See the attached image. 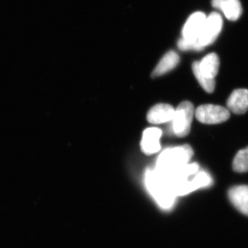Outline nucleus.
<instances>
[{"label": "nucleus", "mask_w": 248, "mask_h": 248, "mask_svg": "<svg viewBox=\"0 0 248 248\" xmlns=\"http://www.w3.org/2000/svg\"><path fill=\"white\" fill-rule=\"evenodd\" d=\"M192 156L193 151L189 145L168 148L160 155L155 170L160 175H168L188 164Z\"/></svg>", "instance_id": "1"}, {"label": "nucleus", "mask_w": 248, "mask_h": 248, "mask_svg": "<svg viewBox=\"0 0 248 248\" xmlns=\"http://www.w3.org/2000/svg\"><path fill=\"white\" fill-rule=\"evenodd\" d=\"M145 183L150 193L161 208H172L177 197L164 178L155 170L148 169L145 174Z\"/></svg>", "instance_id": "2"}, {"label": "nucleus", "mask_w": 248, "mask_h": 248, "mask_svg": "<svg viewBox=\"0 0 248 248\" xmlns=\"http://www.w3.org/2000/svg\"><path fill=\"white\" fill-rule=\"evenodd\" d=\"M205 19L206 16L202 12L195 13L190 16L183 29V37L178 42L180 50H192V45L200 37Z\"/></svg>", "instance_id": "3"}, {"label": "nucleus", "mask_w": 248, "mask_h": 248, "mask_svg": "<svg viewBox=\"0 0 248 248\" xmlns=\"http://www.w3.org/2000/svg\"><path fill=\"white\" fill-rule=\"evenodd\" d=\"M223 27V19L217 13H213L206 17L200 37L193 44L192 50H201L212 45L219 35Z\"/></svg>", "instance_id": "4"}, {"label": "nucleus", "mask_w": 248, "mask_h": 248, "mask_svg": "<svg viewBox=\"0 0 248 248\" xmlns=\"http://www.w3.org/2000/svg\"><path fill=\"white\" fill-rule=\"evenodd\" d=\"M195 109L190 102H183L178 106L173 118V129L179 138L187 136L190 131Z\"/></svg>", "instance_id": "5"}, {"label": "nucleus", "mask_w": 248, "mask_h": 248, "mask_svg": "<svg viewBox=\"0 0 248 248\" xmlns=\"http://www.w3.org/2000/svg\"><path fill=\"white\" fill-rule=\"evenodd\" d=\"M195 117L201 123L205 124H221L231 117L228 108L214 104H205L197 108Z\"/></svg>", "instance_id": "6"}, {"label": "nucleus", "mask_w": 248, "mask_h": 248, "mask_svg": "<svg viewBox=\"0 0 248 248\" xmlns=\"http://www.w3.org/2000/svg\"><path fill=\"white\" fill-rule=\"evenodd\" d=\"M162 132L159 128H147L143 133L141 141V151L146 155H152L157 153L161 149L160 138Z\"/></svg>", "instance_id": "7"}, {"label": "nucleus", "mask_w": 248, "mask_h": 248, "mask_svg": "<svg viewBox=\"0 0 248 248\" xmlns=\"http://www.w3.org/2000/svg\"><path fill=\"white\" fill-rule=\"evenodd\" d=\"M174 112L175 110L169 104H156L148 111L147 120L153 124L166 123L173 120Z\"/></svg>", "instance_id": "8"}, {"label": "nucleus", "mask_w": 248, "mask_h": 248, "mask_svg": "<svg viewBox=\"0 0 248 248\" xmlns=\"http://www.w3.org/2000/svg\"><path fill=\"white\" fill-rule=\"evenodd\" d=\"M227 107L234 114L241 115L248 110V90L236 89L227 101Z\"/></svg>", "instance_id": "9"}, {"label": "nucleus", "mask_w": 248, "mask_h": 248, "mask_svg": "<svg viewBox=\"0 0 248 248\" xmlns=\"http://www.w3.org/2000/svg\"><path fill=\"white\" fill-rule=\"evenodd\" d=\"M232 204L244 215L248 216V186H236L228 191Z\"/></svg>", "instance_id": "10"}, {"label": "nucleus", "mask_w": 248, "mask_h": 248, "mask_svg": "<svg viewBox=\"0 0 248 248\" xmlns=\"http://www.w3.org/2000/svg\"><path fill=\"white\" fill-rule=\"evenodd\" d=\"M212 4L215 9L221 11L231 21L237 20L242 14L239 0H213Z\"/></svg>", "instance_id": "11"}, {"label": "nucleus", "mask_w": 248, "mask_h": 248, "mask_svg": "<svg viewBox=\"0 0 248 248\" xmlns=\"http://www.w3.org/2000/svg\"><path fill=\"white\" fill-rule=\"evenodd\" d=\"M179 62V57L178 54L174 51H169L160 60L157 66L152 73V77L156 78L166 74L168 72L175 68Z\"/></svg>", "instance_id": "12"}, {"label": "nucleus", "mask_w": 248, "mask_h": 248, "mask_svg": "<svg viewBox=\"0 0 248 248\" xmlns=\"http://www.w3.org/2000/svg\"><path fill=\"white\" fill-rule=\"evenodd\" d=\"M219 59L215 53H210L199 62V68L202 74L209 78L215 79L219 69Z\"/></svg>", "instance_id": "13"}, {"label": "nucleus", "mask_w": 248, "mask_h": 248, "mask_svg": "<svg viewBox=\"0 0 248 248\" xmlns=\"http://www.w3.org/2000/svg\"><path fill=\"white\" fill-rule=\"evenodd\" d=\"M192 71H193L194 74H195L197 81H199L202 87L207 93H213L215 88V80L202 74L200 68H199V62H194L193 64H192Z\"/></svg>", "instance_id": "14"}, {"label": "nucleus", "mask_w": 248, "mask_h": 248, "mask_svg": "<svg viewBox=\"0 0 248 248\" xmlns=\"http://www.w3.org/2000/svg\"><path fill=\"white\" fill-rule=\"evenodd\" d=\"M232 167L235 172H248V147L238 152L233 161Z\"/></svg>", "instance_id": "15"}, {"label": "nucleus", "mask_w": 248, "mask_h": 248, "mask_svg": "<svg viewBox=\"0 0 248 248\" xmlns=\"http://www.w3.org/2000/svg\"><path fill=\"white\" fill-rule=\"evenodd\" d=\"M192 182L195 184L197 190L202 187H208L213 184V179L208 173L200 171L196 173L195 177L192 178Z\"/></svg>", "instance_id": "16"}]
</instances>
